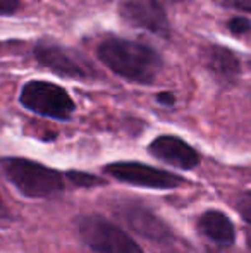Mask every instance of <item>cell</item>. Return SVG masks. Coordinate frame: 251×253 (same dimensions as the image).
Instances as JSON below:
<instances>
[{"mask_svg":"<svg viewBox=\"0 0 251 253\" xmlns=\"http://www.w3.org/2000/svg\"><path fill=\"white\" fill-rule=\"evenodd\" d=\"M69 179L72 181L76 186L81 188H91V186H100V184H105V181L102 177L95 176V174H88V172H79V170H71L67 172Z\"/></svg>","mask_w":251,"mask_h":253,"instance_id":"obj_12","label":"cell"},{"mask_svg":"<svg viewBox=\"0 0 251 253\" xmlns=\"http://www.w3.org/2000/svg\"><path fill=\"white\" fill-rule=\"evenodd\" d=\"M35 57L41 66L48 67L54 73L61 74L64 78H76V80H88L95 78L93 66L84 57L69 48L54 43H40L35 48Z\"/></svg>","mask_w":251,"mask_h":253,"instance_id":"obj_6","label":"cell"},{"mask_svg":"<svg viewBox=\"0 0 251 253\" xmlns=\"http://www.w3.org/2000/svg\"><path fill=\"white\" fill-rule=\"evenodd\" d=\"M21 103L31 112L52 119L67 121L72 116L74 105L71 95L62 86L48 81H30L21 90Z\"/></svg>","mask_w":251,"mask_h":253,"instance_id":"obj_4","label":"cell"},{"mask_svg":"<svg viewBox=\"0 0 251 253\" xmlns=\"http://www.w3.org/2000/svg\"><path fill=\"white\" fill-rule=\"evenodd\" d=\"M105 67L127 81L150 84L162 69V57L151 47L126 38H108L97 48Z\"/></svg>","mask_w":251,"mask_h":253,"instance_id":"obj_1","label":"cell"},{"mask_svg":"<svg viewBox=\"0 0 251 253\" xmlns=\"http://www.w3.org/2000/svg\"><path fill=\"white\" fill-rule=\"evenodd\" d=\"M119 12L131 26L155 35L169 33V21L160 0H121Z\"/></svg>","mask_w":251,"mask_h":253,"instance_id":"obj_7","label":"cell"},{"mask_svg":"<svg viewBox=\"0 0 251 253\" xmlns=\"http://www.w3.org/2000/svg\"><path fill=\"white\" fill-rule=\"evenodd\" d=\"M21 9V0H0V16H12Z\"/></svg>","mask_w":251,"mask_h":253,"instance_id":"obj_16","label":"cell"},{"mask_svg":"<svg viewBox=\"0 0 251 253\" xmlns=\"http://www.w3.org/2000/svg\"><path fill=\"white\" fill-rule=\"evenodd\" d=\"M217 3L225 9H234L239 12L251 14V0H217Z\"/></svg>","mask_w":251,"mask_h":253,"instance_id":"obj_15","label":"cell"},{"mask_svg":"<svg viewBox=\"0 0 251 253\" xmlns=\"http://www.w3.org/2000/svg\"><path fill=\"white\" fill-rule=\"evenodd\" d=\"M157 102L162 103V105H174L176 97H174V93H171V91H162V93L157 95Z\"/></svg>","mask_w":251,"mask_h":253,"instance_id":"obj_17","label":"cell"},{"mask_svg":"<svg viewBox=\"0 0 251 253\" xmlns=\"http://www.w3.org/2000/svg\"><path fill=\"white\" fill-rule=\"evenodd\" d=\"M105 172L112 177L122 181L127 184L143 188H153V190H172L179 184L184 183V179L167 170L155 169V167L144 166L140 162H115L105 167Z\"/></svg>","mask_w":251,"mask_h":253,"instance_id":"obj_5","label":"cell"},{"mask_svg":"<svg viewBox=\"0 0 251 253\" xmlns=\"http://www.w3.org/2000/svg\"><path fill=\"white\" fill-rule=\"evenodd\" d=\"M227 28L234 35H246V33H250V30H251V23H250V19H246V17L238 16V17H232V19L229 21Z\"/></svg>","mask_w":251,"mask_h":253,"instance_id":"obj_14","label":"cell"},{"mask_svg":"<svg viewBox=\"0 0 251 253\" xmlns=\"http://www.w3.org/2000/svg\"><path fill=\"white\" fill-rule=\"evenodd\" d=\"M198 227H200V231L208 240L215 241L218 245L229 247L236 240V231L231 219L224 212H218V210H208V212H205L200 217V220H198Z\"/></svg>","mask_w":251,"mask_h":253,"instance_id":"obj_10","label":"cell"},{"mask_svg":"<svg viewBox=\"0 0 251 253\" xmlns=\"http://www.w3.org/2000/svg\"><path fill=\"white\" fill-rule=\"evenodd\" d=\"M126 219H127V222H129V226L133 227L138 234L148 238V240L162 241L169 236V227L164 226L162 220L157 219L153 213L141 209V207L127 209Z\"/></svg>","mask_w":251,"mask_h":253,"instance_id":"obj_11","label":"cell"},{"mask_svg":"<svg viewBox=\"0 0 251 253\" xmlns=\"http://www.w3.org/2000/svg\"><path fill=\"white\" fill-rule=\"evenodd\" d=\"M9 181L30 198H47L64 190L62 174L28 159H5L2 162Z\"/></svg>","mask_w":251,"mask_h":253,"instance_id":"obj_2","label":"cell"},{"mask_svg":"<svg viewBox=\"0 0 251 253\" xmlns=\"http://www.w3.org/2000/svg\"><path fill=\"white\" fill-rule=\"evenodd\" d=\"M79 236L95 253H144L124 229L102 215L83 217Z\"/></svg>","mask_w":251,"mask_h":253,"instance_id":"obj_3","label":"cell"},{"mask_svg":"<svg viewBox=\"0 0 251 253\" xmlns=\"http://www.w3.org/2000/svg\"><path fill=\"white\" fill-rule=\"evenodd\" d=\"M155 159L167 162L178 169H194L200 166V153L178 136H158L148 147Z\"/></svg>","mask_w":251,"mask_h":253,"instance_id":"obj_8","label":"cell"},{"mask_svg":"<svg viewBox=\"0 0 251 253\" xmlns=\"http://www.w3.org/2000/svg\"><path fill=\"white\" fill-rule=\"evenodd\" d=\"M248 247L251 248V233L248 234Z\"/></svg>","mask_w":251,"mask_h":253,"instance_id":"obj_18","label":"cell"},{"mask_svg":"<svg viewBox=\"0 0 251 253\" xmlns=\"http://www.w3.org/2000/svg\"><path fill=\"white\" fill-rule=\"evenodd\" d=\"M0 212H2V198H0Z\"/></svg>","mask_w":251,"mask_h":253,"instance_id":"obj_19","label":"cell"},{"mask_svg":"<svg viewBox=\"0 0 251 253\" xmlns=\"http://www.w3.org/2000/svg\"><path fill=\"white\" fill-rule=\"evenodd\" d=\"M203 62L207 69L222 83H232L239 78L241 73V64L234 52L229 48L210 45L203 52Z\"/></svg>","mask_w":251,"mask_h":253,"instance_id":"obj_9","label":"cell"},{"mask_svg":"<svg viewBox=\"0 0 251 253\" xmlns=\"http://www.w3.org/2000/svg\"><path fill=\"white\" fill-rule=\"evenodd\" d=\"M236 209L246 222L251 224V191H245L236 200Z\"/></svg>","mask_w":251,"mask_h":253,"instance_id":"obj_13","label":"cell"}]
</instances>
